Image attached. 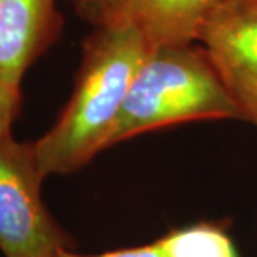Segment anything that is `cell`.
<instances>
[{"mask_svg":"<svg viewBox=\"0 0 257 257\" xmlns=\"http://www.w3.org/2000/svg\"><path fill=\"white\" fill-rule=\"evenodd\" d=\"M45 174L34 142L0 137V250L5 257H59L74 240L42 199Z\"/></svg>","mask_w":257,"mask_h":257,"instance_id":"3","label":"cell"},{"mask_svg":"<svg viewBox=\"0 0 257 257\" xmlns=\"http://www.w3.org/2000/svg\"><path fill=\"white\" fill-rule=\"evenodd\" d=\"M159 242L166 257H239L227 229L215 222L172 229Z\"/></svg>","mask_w":257,"mask_h":257,"instance_id":"7","label":"cell"},{"mask_svg":"<svg viewBox=\"0 0 257 257\" xmlns=\"http://www.w3.org/2000/svg\"><path fill=\"white\" fill-rule=\"evenodd\" d=\"M59 257H166V254H164L161 242L154 240V242L137 245V247L117 249L102 254H77L72 249H69V250H62Z\"/></svg>","mask_w":257,"mask_h":257,"instance_id":"9","label":"cell"},{"mask_svg":"<svg viewBox=\"0 0 257 257\" xmlns=\"http://www.w3.org/2000/svg\"><path fill=\"white\" fill-rule=\"evenodd\" d=\"M200 120H242L209 55L194 44L151 47L107 149L142 134Z\"/></svg>","mask_w":257,"mask_h":257,"instance_id":"2","label":"cell"},{"mask_svg":"<svg viewBox=\"0 0 257 257\" xmlns=\"http://www.w3.org/2000/svg\"><path fill=\"white\" fill-rule=\"evenodd\" d=\"M199 40L242 120L257 127V0H225Z\"/></svg>","mask_w":257,"mask_h":257,"instance_id":"4","label":"cell"},{"mask_svg":"<svg viewBox=\"0 0 257 257\" xmlns=\"http://www.w3.org/2000/svg\"><path fill=\"white\" fill-rule=\"evenodd\" d=\"M57 0H0V72L20 87L62 30Z\"/></svg>","mask_w":257,"mask_h":257,"instance_id":"6","label":"cell"},{"mask_svg":"<svg viewBox=\"0 0 257 257\" xmlns=\"http://www.w3.org/2000/svg\"><path fill=\"white\" fill-rule=\"evenodd\" d=\"M225 0H74L75 10L92 27L127 25L151 47L194 44Z\"/></svg>","mask_w":257,"mask_h":257,"instance_id":"5","label":"cell"},{"mask_svg":"<svg viewBox=\"0 0 257 257\" xmlns=\"http://www.w3.org/2000/svg\"><path fill=\"white\" fill-rule=\"evenodd\" d=\"M20 87L9 82L0 72V137L12 134V125L20 112Z\"/></svg>","mask_w":257,"mask_h":257,"instance_id":"8","label":"cell"},{"mask_svg":"<svg viewBox=\"0 0 257 257\" xmlns=\"http://www.w3.org/2000/svg\"><path fill=\"white\" fill-rule=\"evenodd\" d=\"M149 50L142 34L127 25L95 27L87 35L70 99L55 124L34 142L45 177L74 174L107 151Z\"/></svg>","mask_w":257,"mask_h":257,"instance_id":"1","label":"cell"}]
</instances>
